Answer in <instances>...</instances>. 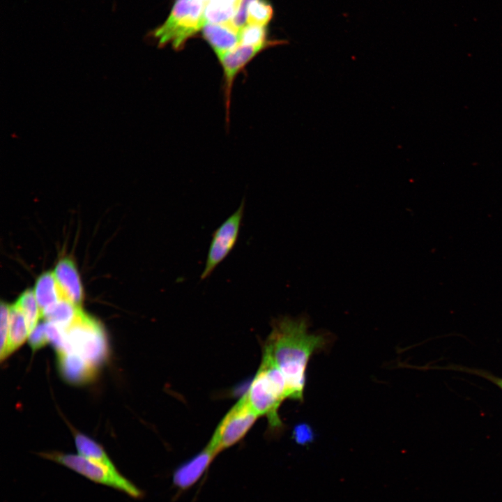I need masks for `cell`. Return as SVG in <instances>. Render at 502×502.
Returning a JSON list of instances; mask_svg holds the SVG:
<instances>
[{
  "mask_svg": "<svg viewBox=\"0 0 502 502\" xmlns=\"http://www.w3.org/2000/svg\"><path fill=\"white\" fill-rule=\"evenodd\" d=\"M0 324V358L3 360L7 356V348L9 333V305L4 302L1 303Z\"/></svg>",
  "mask_w": 502,
  "mask_h": 502,
  "instance_id": "cell-20",
  "label": "cell"
},
{
  "mask_svg": "<svg viewBox=\"0 0 502 502\" xmlns=\"http://www.w3.org/2000/svg\"><path fill=\"white\" fill-rule=\"evenodd\" d=\"M273 8L266 0H254L249 6L247 23L266 26L273 16Z\"/></svg>",
  "mask_w": 502,
  "mask_h": 502,
  "instance_id": "cell-19",
  "label": "cell"
},
{
  "mask_svg": "<svg viewBox=\"0 0 502 502\" xmlns=\"http://www.w3.org/2000/svg\"><path fill=\"white\" fill-rule=\"evenodd\" d=\"M329 343L328 335L310 333L305 319H275L263 349L283 374L289 398L302 400L308 361Z\"/></svg>",
  "mask_w": 502,
  "mask_h": 502,
  "instance_id": "cell-1",
  "label": "cell"
},
{
  "mask_svg": "<svg viewBox=\"0 0 502 502\" xmlns=\"http://www.w3.org/2000/svg\"><path fill=\"white\" fill-rule=\"evenodd\" d=\"M267 47L266 26L248 24L239 32V43Z\"/></svg>",
  "mask_w": 502,
  "mask_h": 502,
  "instance_id": "cell-18",
  "label": "cell"
},
{
  "mask_svg": "<svg viewBox=\"0 0 502 502\" xmlns=\"http://www.w3.org/2000/svg\"><path fill=\"white\" fill-rule=\"evenodd\" d=\"M63 330L72 351L95 367L104 362L107 354L106 336L95 319L82 310L73 324Z\"/></svg>",
  "mask_w": 502,
  "mask_h": 502,
  "instance_id": "cell-5",
  "label": "cell"
},
{
  "mask_svg": "<svg viewBox=\"0 0 502 502\" xmlns=\"http://www.w3.org/2000/svg\"><path fill=\"white\" fill-rule=\"evenodd\" d=\"M254 0H241L238 10L229 22L239 32L245 26L248 19V10L250 4Z\"/></svg>",
  "mask_w": 502,
  "mask_h": 502,
  "instance_id": "cell-22",
  "label": "cell"
},
{
  "mask_svg": "<svg viewBox=\"0 0 502 502\" xmlns=\"http://www.w3.org/2000/svg\"><path fill=\"white\" fill-rule=\"evenodd\" d=\"M26 319L20 307L15 303L9 305V333L7 356L18 349L29 335Z\"/></svg>",
  "mask_w": 502,
  "mask_h": 502,
  "instance_id": "cell-14",
  "label": "cell"
},
{
  "mask_svg": "<svg viewBox=\"0 0 502 502\" xmlns=\"http://www.w3.org/2000/svg\"><path fill=\"white\" fill-rule=\"evenodd\" d=\"M48 342L50 341L46 331V323L37 325L29 337V344L33 351L44 347Z\"/></svg>",
  "mask_w": 502,
  "mask_h": 502,
  "instance_id": "cell-21",
  "label": "cell"
},
{
  "mask_svg": "<svg viewBox=\"0 0 502 502\" xmlns=\"http://www.w3.org/2000/svg\"><path fill=\"white\" fill-rule=\"evenodd\" d=\"M34 293L41 314L63 298L53 272L44 273L38 278Z\"/></svg>",
  "mask_w": 502,
  "mask_h": 502,
  "instance_id": "cell-13",
  "label": "cell"
},
{
  "mask_svg": "<svg viewBox=\"0 0 502 502\" xmlns=\"http://www.w3.org/2000/svg\"><path fill=\"white\" fill-rule=\"evenodd\" d=\"M245 396L254 411L266 416L269 426L278 430L282 423L278 415L282 401L289 398L285 379L273 360L263 353L261 365Z\"/></svg>",
  "mask_w": 502,
  "mask_h": 502,
  "instance_id": "cell-2",
  "label": "cell"
},
{
  "mask_svg": "<svg viewBox=\"0 0 502 502\" xmlns=\"http://www.w3.org/2000/svg\"><path fill=\"white\" fill-rule=\"evenodd\" d=\"M205 40L218 58L230 51L239 43V31L230 22L206 23L202 27Z\"/></svg>",
  "mask_w": 502,
  "mask_h": 502,
  "instance_id": "cell-11",
  "label": "cell"
},
{
  "mask_svg": "<svg viewBox=\"0 0 502 502\" xmlns=\"http://www.w3.org/2000/svg\"><path fill=\"white\" fill-rule=\"evenodd\" d=\"M494 381L502 389V379H495Z\"/></svg>",
  "mask_w": 502,
  "mask_h": 502,
  "instance_id": "cell-23",
  "label": "cell"
},
{
  "mask_svg": "<svg viewBox=\"0 0 502 502\" xmlns=\"http://www.w3.org/2000/svg\"><path fill=\"white\" fill-rule=\"evenodd\" d=\"M75 443L79 455L109 467H115L102 447L86 435L77 433Z\"/></svg>",
  "mask_w": 502,
  "mask_h": 502,
  "instance_id": "cell-16",
  "label": "cell"
},
{
  "mask_svg": "<svg viewBox=\"0 0 502 502\" xmlns=\"http://www.w3.org/2000/svg\"><path fill=\"white\" fill-rule=\"evenodd\" d=\"M245 201L213 233L201 280L208 278L235 246L243 217Z\"/></svg>",
  "mask_w": 502,
  "mask_h": 502,
  "instance_id": "cell-7",
  "label": "cell"
},
{
  "mask_svg": "<svg viewBox=\"0 0 502 502\" xmlns=\"http://www.w3.org/2000/svg\"><path fill=\"white\" fill-rule=\"evenodd\" d=\"M42 457L59 463L96 483L121 491L135 499L144 494L135 484L123 476L116 467H109L81 455L59 452H43Z\"/></svg>",
  "mask_w": 502,
  "mask_h": 502,
  "instance_id": "cell-4",
  "label": "cell"
},
{
  "mask_svg": "<svg viewBox=\"0 0 502 502\" xmlns=\"http://www.w3.org/2000/svg\"><path fill=\"white\" fill-rule=\"evenodd\" d=\"M81 310L80 306L63 298L44 311L41 317L64 330L73 324Z\"/></svg>",
  "mask_w": 502,
  "mask_h": 502,
  "instance_id": "cell-15",
  "label": "cell"
},
{
  "mask_svg": "<svg viewBox=\"0 0 502 502\" xmlns=\"http://www.w3.org/2000/svg\"><path fill=\"white\" fill-rule=\"evenodd\" d=\"M264 49V47L238 44L220 58L222 69L223 93L227 122L229 121V111L234 84L242 70Z\"/></svg>",
  "mask_w": 502,
  "mask_h": 502,
  "instance_id": "cell-8",
  "label": "cell"
},
{
  "mask_svg": "<svg viewBox=\"0 0 502 502\" xmlns=\"http://www.w3.org/2000/svg\"><path fill=\"white\" fill-rule=\"evenodd\" d=\"M257 418L259 416L243 395L218 425L208 444L218 455L241 441Z\"/></svg>",
  "mask_w": 502,
  "mask_h": 502,
  "instance_id": "cell-6",
  "label": "cell"
},
{
  "mask_svg": "<svg viewBox=\"0 0 502 502\" xmlns=\"http://www.w3.org/2000/svg\"><path fill=\"white\" fill-rule=\"evenodd\" d=\"M15 303L25 317L30 334L36 327L38 319L41 316L34 291L31 289L26 290Z\"/></svg>",
  "mask_w": 502,
  "mask_h": 502,
  "instance_id": "cell-17",
  "label": "cell"
},
{
  "mask_svg": "<svg viewBox=\"0 0 502 502\" xmlns=\"http://www.w3.org/2000/svg\"><path fill=\"white\" fill-rule=\"evenodd\" d=\"M217 455L207 444L195 456L176 468L173 473L174 485L179 491H185L192 487L205 473Z\"/></svg>",
  "mask_w": 502,
  "mask_h": 502,
  "instance_id": "cell-9",
  "label": "cell"
},
{
  "mask_svg": "<svg viewBox=\"0 0 502 502\" xmlns=\"http://www.w3.org/2000/svg\"><path fill=\"white\" fill-rule=\"evenodd\" d=\"M59 367L63 377L73 384H81L90 381L95 374L96 367L77 353H57Z\"/></svg>",
  "mask_w": 502,
  "mask_h": 502,
  "instance_id": "cell-12",
  "label": "cell"
},
{
  "mask_svg": "<svg viewBox=\"0 0 502 502\" xmlns=\"http://www.w3.org/2000/svg\"><path fill=\"white\" fill-rule=\"evenodd\" d=\"M54 274L63 298L80 306L83 300V289L74 263L67 258L61 259L55 267Z\"/></svg>",
  "mask_w": 502,
  "mask_h": 502,
  "instance_id": "cell-10",
  "label": "cell"
},
{
  "mask_svg": "<svg viewBox=\"0 0 502 502\" xmlns=\"http://www.w3.org/2000/svg\"><path fill=\"white\" fill-rule=\"evenodd\" d=\"M205 0H176L167 20L153 32L158 44H171L175 50L183 47L205 24Z\"/></svg>",
  "mask_w": 502,
  "mask_h": 502,
  "instance_id": "cell-3",
  "label": "cell"
}]
</instances>
